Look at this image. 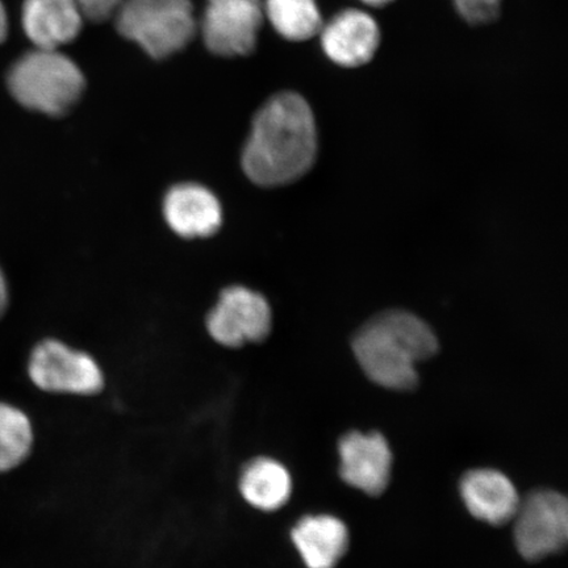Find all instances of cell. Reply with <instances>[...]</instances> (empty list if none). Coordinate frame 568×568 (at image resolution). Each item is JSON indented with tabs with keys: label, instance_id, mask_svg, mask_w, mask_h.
I'll return each mask as SVG.
<instances>
[{
	"label": "cell",
	"instance_id": "1",
	"mask_svg": "<svg viewBox=\"0 0 568 568\" xmlns=\"http://www.w3.org/2000/svg\"><path fill=\"white\" fill-rule=\"evenodd\" d=\"M317 128L314 111L294 91L268 99L253 120L243 152L246 176L262 187L300 181L316 161Z\"/></svg>",
	"mask_w": 568,
	"mask_h": 568
},
{
	"label": "cell",
	"instance_id": "2",
	"mask_svg": "<svg viewBox=\"0 0 568 568\" xmlns=\"http://www.w3.org/2000/svg\"><path fill=\"white\" fill-rule=\"evenodd\" d=\"M437 351L438 341L430 326L402 310L374 316L353 338V352L362 371L388 389H414L418 383L416 365Z\"/></svg>",
	"mask_w": 568,
	"mask_h": 568
},
{
	"label": "cell",
	"instance_id": "3",
	"mask_svg": "<svg viewBox=\"0 0 568 568\" xmlns=\"http://www.w3.org/2000/svg\"><path fill=\"white\" fill-rule=\"evenodd\" d=\"M84 78L75 62L52 49H36L12 67L9 88L27 109L49 116L65 115L80 101Z\"/></svg>",
	"mask_w": 568,
	"mask_h": 568
},
{
	"label": "cell",
	"instance_id": "4",
	"mask_svg": "<svg viewBox=\"0 0 568 568\" xmlns=\"http://www.w3.org/2000/svg\"><path fill=\"white\" fill-rule=\"evenodd\" d=\"M118 30L153 59L182 51L196 23L190 0H125L118 9Z\"/></svg>",
	"mask_w": 568,
	"mask_h": 568
},
{
	"label": "cell",
	"instance_id": "5",
	"mask_svg": "<svg viewBox=\"0 0 568 568\" xmlns=\"http://www.w3.org/2000/svg\"><path fill=\"white\" fill-rule=\"evenodd\" d=\"M28 373L33 385L45 393L95 396L104 388V374L98 362L57 339L42 341L34 347Z\"/></svg>",
	"mask_w": 568,
	"mask_h": 568
},
{
	"label": "cell",
	"instance_id": "6",
	"mask_svg": "<svg viewBox=\"0 0 568 568\" xmlns=\"http://www.w3.org/2000/svg\"><path fill=\"white\" fill-rule=\"evenodd\" d=\"M515 542L521 556L539 560L566 548L568 506L566 497L552 491L531 494L518 506Z\"/></svg>",
	"mask_w": 568,
	"mask_h": 568
},
{
	"label": "cell",
	"instance_id": "7",
	"mask_svg": "<svg viewBox=\"0 0 568 568\" xmlns=\"http://www.w3.org/2000/svg\"><path fill=\"white\" fill-rule=\"evenodd\" d=\"M207 331L219 345L243 347L265 341L273 326L270 304L255 291L233 286L220 295L216 307L207 316Z\"/></svg>",
	"mask_w": 568,
	"mask_h": 568
},
{
	"label": "cell",
	"instance_id": "8",
	"mask_svg": "<svg viewBox=\"0 0 568 568\" xmlns=\"http://www.w3.org/2000/svg\"><path fill=\"white\" fill-rule=\"evenodd\" d=\"M317 39L323 54L333 65L359 69L378 54L382 28L371 10L346 7L324 20Z\"/></svg>",
	"mask_w": 568,
	"mask_h": 568
},
{
	"label": "cell",
	"instance_id": "9",
	"mask_svg": "<svg viewBox=\"0 0 568 568\" xmlns=\"http://www.w3.org/2000/svg\"><path fill=\"white\" fill-rule=\"evenodd\" d=\"M264 20L262 0H207L202 21L205 45L219 55L251 54Z\"/></svg>",
	"mask_w": 568,
	"mask_h": 568
},
{
	"label": "cell",
	"instance_id": "10",
	"mask_svg": "<svg viewBox=\"0 0 568 568\" xmlns=\"http://www.w3.org/2000/svg\"><path fill=\"white\" fill-rule=\"evenodd\" d=\"M339 474L346 485L372 496L385 493L393 468V452L381 433H347L338 444Z\"/></svg>",
	"mask_w": 568,
	"mask_h": 568
},
{
	"label": "cell",
	"instance_id": "11",
	"mask_svg": "<svg viewBox=\"0 0 568 568\" xmlns=\"http://www.w3.org/2000/svg\"><path fill=\"white\" fill-rule=\"evenodd\" d=\"M163 216L183 239L210 237L223 223V209L209 189L195 183L178 184L163 201Z\"/></svg>",
	"mask_w": 568,
	"mask_h": 568
},
{
	"label": "cell",
	"instance_id": "12",
	"mask_svg": "<svg viewBox=\"0 0 568 568\" xmlns=\"http://www.w3.org/2000/svg\"><path fill=\"white\" fill-rule=\"evenodd\" d=\"M460 495L468 513L489 525L514 520L520 506L514 483L488 468L467 473L460 481Z\"/></svg>",
	"mask_w": 568,
	"mask_h": 568
},
{
	"label": "cell",
	"instance_id": "13",
	"mask_svg": "<svg viewBox=\"0 0 568 568\" xmlns=\"http://www.w3.org/2000/svg\"><path fill=\"white\" fill-rule=\"evenodd\" d=\"M83 13L75 0H26L24 31L36 48L52 49L68 44L81 32Z\"/></svg>",
	"mask_w": 568,
	"mask_h": 568
},
{
	"label": "cell",
	"instance_id": "14",
	"mask_svg": "<svg viewBox=\"0 0 568 568\" xmlns=\"http://www.w3.org/2000/svg\"><path fill=\"white\" fill-rule=\"evenodd\" d=\"M291 539L308 568H335L349 548V530L329 515L303 517L294 525Z\"/></svg>",
	"mask_w": 568,
	"mask_h": 568
},
{
	"label": "cell",
	"instance_id": "15",
	"mask_svg": "<svg viewBox=\"0 0 568 568\" xmlns=\"http://www.w3.org/2000/svg\"><path fill=\"white\" fill-rule=\"evenodd\" d=\"M239 489L248 506L261 513H275L286 506L293 495V478L280 460L258 457L241 471Z\"/></svg>",
	"mask_w": 568,
	"mask_h": 568
},
{
	"label": "cell",
	"instance_id": "16",
	"mask_svg": "<svg viewBox=\"0 0 568 568\" xmlns=\"http://www.w3.org/2000/svg\"><path fill=\"white\" fill-rule=\"evenodd\" d=\"M265 19L291 42L316 39L324 23L318 0H264Z\"/></svg>",
	"mask_w": 568,
	"mask_h": 568
},
{
	"label": "cell",
	"instance_id": "17",
	"mask_svg": "<svg viewBox=\"0 0 568 568\" xmlns=\"http://www.w3.org/2000/svg\"><path fill=\"white\" fill-rule=\"evenodd\" d=\"M33 428L30 418L16 407L0 403V473L12 470L30 456Z\"/></svg>",
	"mask_w": 568,
	"mask_h": 568
},
{
	"label": "cell",
	"instance_id": "18",
	"mask_svg": "<svg viewBox=\"0 0 568 568\" xmlns=\"http://www.w3.org/2000/svg\"><path fill=\"white\" fill-rule=\"evenodd\" d=\"M454 10L465 23L481 27L499 19L504 0H452Z\"/></svg>",
	"mask_w": 568,
	"mask_h": 568
},
{
	"label": "cell",
	"instance_id": "19",
	"mask_svg": "<svg viewBox=\"0 0 568 568\" xmlns=\"http://www.w3.org/2000/svg\"><path fill=\"white\" fill-rule=\"evenodd\" d=\"M83 17L92 21H103L115 13L123 0H75Z\"/></svg>",
	"mask_w": 568,
	"mask_h": 568
},
{
	"label": "cell",
	"instance_id": "20",
	"mask_svg": "<svg viewBox=\"0 0 568 568\" xmlns=\"http://www.w3.org/2000/svg\"><path fill=\"white\" fill-rule=\"evenodd\" d=\"M7 304H9V290H7V283L2 273V268H0V317L3 316Z\"/></svg>",
	"mask_w": 568,
	"mask_h": 568
},
{
	"label": "cell",
	"instance_id": "21",
	"mask_svg": "<svg viewBox=\"0 0 568 568\" xmlns=\"http://www.w3.org/2000/svg\"><path fill=\"white\" fill-rule=\"evenodd\" d=\"M357 2L367 10L385 9L396 2V0H357Z\"/></svg>",
	"mask_w": 568,
	"mask_h": 568
},
{
	"label": "cell",
	"instance_id": "22",
	"mask_svg": "<svg viewBox=\"0 0 568 568\" xmlns=\"http://www.w3.org/2000/svg\"><path fill=\"white\" fill-rule=\"evenodd\" d=\"M6 36H7V16H6L4 7H3L2 2H0V42L4 41Z\"/></svg>",
	"mask_w": 568,
	"mask_h": 568
}]
</instances>
